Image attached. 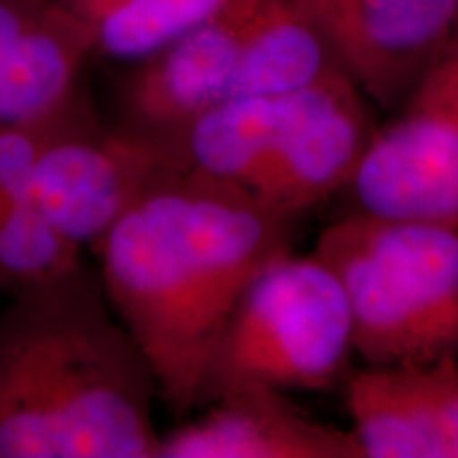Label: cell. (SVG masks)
<instances>
[{
	"instance_id": "obj_1",
	"label": "cell",
	"mask_w": 458,
	"mask_h": 458,
	"mask_svg": "<svg viewBox=\"0 0 458 458\" xmlns=\"http://www.w3.org/2000/svg\"><path fill=\"white\" fill-rule=\"evenodd\" d=\"M291 232L293 219L244 189L174 172L91 246L114 317L174 416L199 405L223 325L250 280L289 253Z\"/></svg>"
},
{
	"instance_id": "obj_2",
	"label": "cell",
	"mask_w": 458,
	"mask_h": 458,
	"mask_svg": "<svg viewBox=\"0 0 458 458\" xmlns=\"http://www.w3.org/2000/svg\"><path fill=\"white\" fill-rule=\"evenodd\" d=\"M156 399L85 259L0 310V458H157Z\"/></svg>"
},
{
	"instance_id": "obj_3",
	"label": "cell",
	"mask_w": 458,
	"mask_h": 458,
	"mask_svg": "<svg viewBox=\"0 0 458 458\" xmlns=\"http://www.w3.org/2000/svg\"><path fill=\"white\" fill-rule=\"evenodd\" d=\"M312 253L342 284L365 368L458 357V227L352 210Z\"/></svg>"
},
{
	"instance_id": "obj_4",
	"label": "cell",
	"mask_w": 458,
	"mask_h": 458,
	"mask_svg": "<svg viewBox=\"0 0 458 458\" xmlns=\"http://www.w3.org/2000/svg\"><path fill=\"white\" fill-rule=\"evenodd\" d=\"M352 318L342 284L317 255H280L233 306L208 365L199 405L242 388L325 391L344 376Z\"/></svg>"
},
{
	"instance_id": "obj_5",
	"label": "cell",
	"mask_w": 458,
	"mask_h": 458,
	"mask_svg": "<svg viewBox=\"0 0 458 458\" xmlns=\"http://www.w3.org/2000/svg\"><path fill=\"white\" fill-rule=\"evenodd\" d=\"M346 189L354 213L458 227V26L376 128Z\"/></svg>"
},
{
	"instance_id": "obj_6",
	"label": "cell",
	"mask_w": 458,
	"mask_h": 458,
	"mask_svg": "<svg viewBox=\"0 0 458 458\" xmlns=\"http://www.w3.org/2000/svg\"><path fill=\"white\" fill-rule=\"evenodd\" d=\"M179 170L170 148L128 125H105L89 91L43 147L28 202L81 249L94 246L142 193Z\"/></svg>"
},
{
	"instance_id": "obj_7",
	"label": "cell",
	"mask_w": 458,
	"mask_h": 458,
	"mask_svg": "<svg viewBox=\"0 0 458 458\" xmlns=\"http://www.w3.org/2000/svg\"><path fill=\"white\" fill-rule=\"evenodd\" d=\"M376 128L369 100L346 72L293 91L283 134L249 193L295 221L348 187Z\"/></svg>"
},
{
	"instance_id": "obj_8",
	"label": "cell",
	"mask_w": 458,
	"mask_h": 458,
	"mask_svg": "<svg viewBox=\"0 0 458 458\" xmlns=\"http://www.w3.org/2000/svg\"><path fill=\"white\" fill-rule=\"evenodd\" d=\"M337 64L393 113L458 26V0H295Z\"/></svg>"
},
{
	"instance_id": "obj_9",
	"label": "cell",
	"mask_w": 458,
	"mask_h": 458,
	"mask_svg": "<svg viewBox=\"0 0 458 458\" xmlns=\"http://www.w3.org/2000/svg\"><path fill=\"white\" fill-rule=\"evenodd\" d=\"M257 4L259 0H236L136 62L119 96V123L164 139L208 108L236 98Z\"/></svg>"
},
{
	"instance_id": "obj_10",
	"label": "cell",
	"mask_w": 458,
	"mask_h": 458,
	"mask_svg": "<svg viewBox=\"0 0 458 458\" xmlns=\"http://www.w3.org/2000/svg\"><path fill=\"white\" fill-rule=\"evenodd\" d=\"M351 431L365 458H458V357L348 377Z\"/></svg>"
},
{
	"instance_id": "obj_11",
	"label": "cell",
	"mask_w": 458,
	"mask_h": 458,
	"mask_svg": "<svg viewBox=\"0 0 458 458\" xmlns=\"http://www.w3.org/2000/svg\"><path fill=\"white\" fill-rule=\"evenodd\" d=\"M206 405L159 437L157 458H365L352 431L314 420L283 391L242 388Z\"/></svg>"
},
{
	"instance_id": "obj_12",
	"label": "cell",
	"mask_w": 458,
	"mask_h": 458,
	"mask_svg": "<svg viewBox=\"0 0 458 458\" xmlns=\"http://www.w3.org/2000/svg\"><path fill=\"white\" fill-rule=\"evenodd\" d=\"M94 38V51L139 62L236 0H60Z\"/></svg>"
},
{
	"instance_id": "obj_13",
	"label": "cell",
	"mask_w": 458,
	"mask_h": 458,
	"mask_svg": "<svg viewBox=\"0 0 458 458\" xmlns=\"http://www.w3.org/2000/svg\"><path fill=\"white\" fill-rule=\"evenodd\" d=\"M83 259V249L28 199L0 206V291L13 295Z\"/></svg>"
},
{
	"instance_id": "obj_14",
	"label": "cell",
	"mask_w": 458,
	"mask_h": 458,
	"mask_svg": "<svg viewBox=\"0 0 458 458\" xmlns=\"http://www.w3.org/2000/svg\"><path fill=\"white\" fill-rule=\"evenodd\" d=\"M88 94L85 85L74 94V98L60 111L41 122L15 125L0 130V206L28 199L32 172L43 147L55 134V130L66 122L72 108Z\"/></svg>"
},
{
	"instance_id": "obj_15",
	"label": "cell",
	"mask_w": 458,
	"mask_h": 458,
	"mask_svg": "<svg viewBox=\"0 0 458 458\" xmlns=\"http://www.w3.org/2000/svg\"><path fill=\"white\" fill-rule=\"evenodd\" d=\"M54 0H0V72Z\"/></svg>"
}]
</instances>
